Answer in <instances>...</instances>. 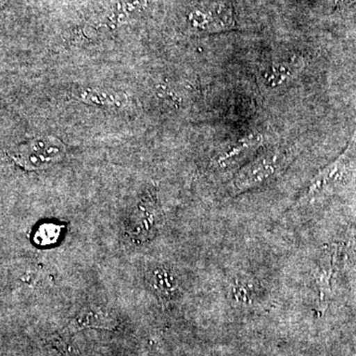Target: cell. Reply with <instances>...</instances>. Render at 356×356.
<instances>
[{
  "label": "cell",
  "mask_w": 356,
  "mask_h": 356,
  "mask_svg": "<svg viewBox=\"0 0 356 356\" xmlns=\"http://www.w3.org/2000/svg\"><path fill=\"white\" fill-rule=\"evenodd\" d=\"M65 154L62 140L48 136L21 145L11 154V159L26 170H39L58 163Z\"/></svg>",
  "instance_id": "3957f363"
},
{
  "label": "cell",
  "mask_w": 356,
  "mask_h": 356,
  "mask_svg": "<svg viewBox=\"0 0 356 356\" xmlns=\"http://www.w3.org/2000/svg\"><path fill=\"white\" fill-rule=\"evenodd\" d=\"M296 151L291 147L268 149L243 166L233 180V194L261 188L277 179L291 165Z\"/></svg>",
  "instance_id": "6da1fadb"
},
{
  "label": "cell",
  "mask_w": 356,
  "mask_h": 356,
  "mask_svg": "<svg viewBox=\"0 0 356 356\" xmlns=\"http://www.w3.org/2000/svg\"><path fill=\"white\" fill-rule=\"evenodd\" d=\"M151 284L154 291L163 298L172 299L179 292V280L172 269L165 266H159L151 273Z\"/></svg>",
  "instance_id": "ba28073f"
},
{
  "label": "cell",
  "mask_w": 356,
  "mask_h": 356,
  "mask_svg": "<svg viewBox=\"0 0 356 356\" xmlns=\"http://www.w3.org/2000/svg\"><path fill=\"white\" fill-rule=\"evenodd\" d=\"M151 202L147 201L144 205L140 206L139 212L137 215V219L135 221V229L134 234L136 236H139L138 240H145L149 234L153 232L154 221H156V209L152 207Z\"/></svg>",
  "instance_id": "30bf717a"
},
{
  "label": "cell",
  "mask_w": 356,
  "mask_h": 356,
  "mask_svg": "<svg viewBox=\"0 0 356 356\" xmlns=\"http://www.w3.org/2000/svg\"><path fill=\"white\" fill-rule=\"evenodd\" d=\"M117 322L113 316L100 307L89 306L83 309L76 318L72 321L70 329L72 331H81L88 327L95 329L114 330Z\"/></svg>",
  "instance_id": "52a82bcc"
},
{
  "label": "cell",
  "mask_w": 356,
  "mask_h": 356,
  "mask_svg": "<svg viewBox=\"0 0 356 356\" xmlns=\"http://www.w3.org/2000/svg\"><path fill=\"white\" fill-rule=\"evenodd\" d=\"M303 67V60L299 57L284 58L271 63L262 70V79L267 86L278 88L290 79H294Z\"/></svg>",
  "instance_id": "8992f818"
},
{
  "label": "cell",
  "mask_w": 356,
  "mask_h": 356,
  "mask_svg": "<svg viewBox=\"0 0 356 356\" xmlns=\"http://www.w3.org/2000/svg\"><path fill=\"white\" fill-rule=\"evenodd\" d=\"M351 144L346 151L339 156L336 161L323 168L320 172L311 180L310 184L299 200L293 205L290 212L306 211L324 202L325 199L334 195L339 188L350 179L351 172Z\"/></svg>",
  "instance_id": "7a4b0ae2"
},
{
  "label": "cell",
  "mask_w": 356,
  "mask_h": 356,
  "mask_svg": "<svg viewBox=\"0 0 356 356\" xmlns=\"http://www.w3.org/2000/svg\"><path fill=\"white\" fill-rule=\"evenodd\" d=\"M229 298L233 303L254 308L266 303V292L257 278L248 274H240L229 282Z\"/></svg>",
  "instance_id": "5b68a950"
},
{
  "label": "cell",
  "mask_w": 356,
  "mask_h": 356,
  "mask_svg": "<svg viewBox=\"0 0 356 356\" xmlns=\"http://www.w3.org/2000/svg\"><path fill=\"white\" fill-rule=\"evenodd\" d=\"M337 250L334 247L323 248L317 264L314 268L313 276L318 293V308L325 310L332 294L331 281L337 268Z\"/></svg>",
  "instance_id": "277c9868"
},
{
  "label": "cell",
  "mask_w": 356,
  "mask_h": 356,
  "mask_svg": "<svg viewBox=\"0 0 356 356\" xmlns=\"http://www.w3.org/2000/svg\"><path fill=\"white\" fill-rule=\"evenodd\" d=\"M261 136L250 135V137L243 138L236 146L222 154L221 159H219V163L224 168L236 165L247 159L248 154L261 146Z\"/></svg>",
  "instance_id": "9c48e42d"
}]
</instances>
